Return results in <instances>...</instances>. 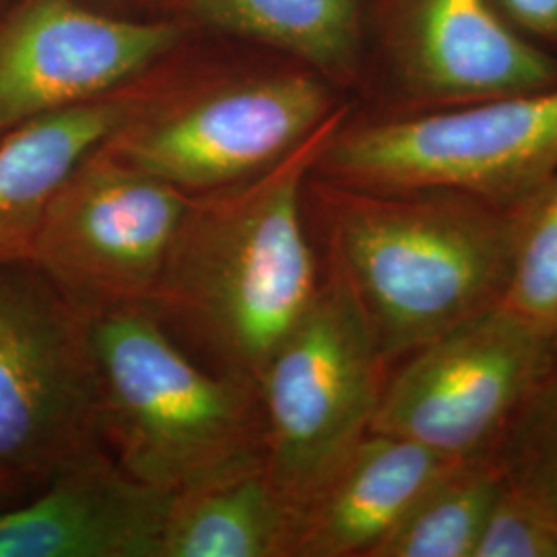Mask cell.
<instances>
[{
  "label": "cell",
  "mask_w": 557,
  "mask_h": 557,
  "mask_svg": "<svg viewBox=\"0 0 557 557\" xmlns=\"http://www.w3.org/2000/svg\"><path fill=\"white\" fill-rule=\"evenodd\" d=\"M502 306L549 337L557 333V174L524 199Z\"/></svg>",
  "instance_id": "19"
},
{
  "label": "cell",
  "mask_w": 557,
  "mask_h": 557,
  "mask_svg": "<svg viewBox=\"0 0 557 557\" xmlns=\"http://www.w3.org/2000/svg\"><path fill=\"white\" fill-rule=\"evenodd\" d=\"M502 15L529 40H557V0H494ZM535 41V40H533Z\"/></svg>",
  "instance_id": "21"
},
{
  "label": "cell",
  "mask_w": 557,
  "mask_h": 557,
  "mask_svg": "<svg viewBox=\"0 0 557 557\" xmlns=\"http://www.w3.org/2000/svg\"><path fill=\"white\" fill-rule=\"evenodd\" d=\"M354 103L267 172L188 199L147 308L205 368L259 384L317 298L322 260L304 190Z\"/></svg>",
  "instance_id": "1"
},
{
  "label": "cell",
  "mask_w": 557,
  "mask_h": 557,
  "mask_svg": "<svg viewBox=\"0 0 557 557\" xmlns=\"http://www.w3.org/2000/svg\"><path fill=\"white\" fill-rule=\"evenodd\" d=\"M170 498L94 448L0 512V557H161Z\"/></svg>",
  "instance_id": "12"
},
{
  "label": "cell",
  "mask_w": 557,
  "mask_h": 557,
  "mask_svg": "<svg viewBox=\"0 0 557 557\" xmlns=\"http://www.w3.org/2000/svg\"><path fill=\"white\" fill-rule=\"evenodd\" d=\"M103 446L94 317L32 260L0 264V471L38 490Z\"/></svg>",
  "instance_id": "7"
},
{
  "label": "cell",
  "mask_w": 557,
  "mask_h": 557,
  "mask_svg": "<svg viewBox=\"0 0 557 557\" xmlns=\"http://www.w3.org/2000/svg\"><path fill=\"white\" fill-rule=\"evenodd\" d=\"M172 54L119 89L29 120L0 140V264L32 260L60 184L158 89Z\"/></svg>",
  "instance_id": "15"
},
{
  "label": "cell",
  "mask_w": 557,
  "mask_h": 557,
  "mask_svg": "<svg viewBox=\"0 0 557 557\" xmlns=\"http://www.w3.org/2000/svg\"><path fill=\"white\" fill-rule=\"evenodd\" d=\"M522 205L448 188L363 190L314 174L304 190L320 257L347 283L388 366L502 304Z\"/></svg>",
  "instance_id": "2"
},
{
  "label": "cell",
  "mask_w": 557,
  "mask_h": 557,
  "mask_svg": "<svg viewBox=\"0 0 557 557\" xmlns=\"http://www.w3.org/2000/svg\"><path fill=\"white\" fill-rule=\"evenodd\" d=\"M475 557H557L556 508L504 481Z\"/></svg>",
  "instance_id": "20"
},
{
  "label": "cell",
  "mask_w": 557,
  "mask_h": 557,
  "mask_svg": "<svg viewBox=\"0 0 557 557\" xmlns=\"http://www.w3.org/2000/svg\"><path fill=\"white\" fill-rule=\"evenodd\" d=\"M94 4H100L106 9H112V11H120V13H131L135 9V4L140 0H89Z\"/></svg>",
  "instance_id": "23"
},
{
  "label": "cell",
  "mask_w": 557,
  "mask_h": 557,
  "mask_svg": "<svg viewBox=\"0 0 557 557\" xmlns=\"http://www.w3.org/2000/svg\"><path fill=\"white\" fill-rule=\"evenodd\" d=\"M557 60L520 34L494 0H374L368 112H430L537 91Z\"/></svg>",
  "instance_id": "10"
},
{
  "label": "cell",
  "mask_w": 557,
  "mask_h": 557,
  "mask_svg": "<svg viewBox=\"0 0 557 557\" xmlns=\"http://www.w3.org/2000/svg\"><path fill=\"white\" fill-rule=\"evenodd\" d=\"M453 462L370 430L296 512L292 557H370L419 494Z\"/></svg>",
  "instance_id": "14"
},
{
  "label": "cell",
  "mask_w": 557,
  "mask_h": 557,
  "mask_svg": "<svg viewBox=\"0 0 557 557\" xmlns=\"http://www.w3.org/2000/svg\"><path fill=\"white\" fill-rule=\"evenodd\" d=\"M0 2H2V0H0Z\"/></svg>",
  "instance_id": "24"
},
{
  "label": "cell",
  "mask_w": 557,
  "mask_h": 557,
  "mask_svg": "<svg viewBox=\"0 0 557 557\" xmlns=\"http://www.w3.org/2000/svg\"><path fill=\"white\" fill-rule=\"evenodd\" d=\"M349 101L296 60L195 32L100 147L195 197L267 172Z\"/></svg>",
  "instance_id": "3"
},
{
  "label": "cell",
  "mask_w": 557,
  "mask_h": 557,
  "mask_svg": "<svg viewBox=\"0 0 557 557\" xmlns=\"http://www.w3.org/2000/svg\"><path fill=\"white\" fill-rule=\"evenodd\" d=\"M547 345L549 335L498 304L393 363L372 430L450 460L487 457Z\"/></svg>",
  "instance_id": "9"
},
{
  "label": "cell",
  "mask_w": 557,
  "mask_h": 557,
  "mask_svg": "<svg viewBox=\"0 0 557 557\" xmlns=\"http://www.w3.org/2000/svg\"><path fill=\"white\" fill-rule=\"evenodd\" d=\"M193 34L89 0H2L0 140L29 120L137 79Z\"/></svg>",
  "instance_id": "11"
},
{
  "label": "cell",
  "mask_w": 557,
  "mask_h": 557,
  "mask_svg": "<svg viewBox=\"0 0 557 557\" xmlns=\"http://www.w3.org/2000/svg\"><path fill=\"white\" fill-rule=\"evenodd\" d=\"M103 446L133 478L176 494L264 462L257 382L190 358L147 306L94 319Z\"/></svg>",
  "instance_id": "4"
},
{
  "label": "cell",
  "mask_w": 557,
  "mask_h": 557,
  "mask_svg": "<svg viewBox=\"0 0 557 557\" xmlns=\"http://www.w3.org/2000/svg\"><path fill=\"white\" fill-rule=\"evenodd\" d=\"M490 457L506 483L557 510V333L549 337L537 379Z\"/></svg>",
  "instance_id": "18"
},
{
  "label": "cell",
  "mask_w": 557,
  "mask_h": 557,
  "mask_svg": "<svg viewBox=\"0 0 557 557\" xmlns=\"http://www.w3.org/2000/svg\"><path fill=\"white\" fill-rule=\"evenodd\" d=\"M294 527L259 462L172 494L161 557H292Z\"/></svg>",
  "instance_id": "16"
},
{
  "label": "cell",
  "mask_w": 557,
  "mask_h": 557,
  "mask_svg": "<svg viewBox=\"0 0 557 557\" xmlns=\"http://www.w3.org/2000/svg\"><path fill=\"white\" fill-rule=\"evenodd\" d=\"M40 490L32 483H27L25 479L11 475L7 471H0V512L7 508H13L21 502L32 498L34 494H38Z\"/></svg>",
  "instance_id": "22"
},
{
  "label": "cell",
  "mask_w": 557,
  "mask_h": 557,
  "mask_svg": "<svg viewBox=\"0 0 557 557\" xmlns=\"http://www.w3.org/2000/svg\"><path fill=\"white\" fill-rule=\"evenodd\" d=\"M188 199L96 147L50 200L32 262L94 319L147 306Z\"/></svg>",
  "instance_id": "8"
},
{
  "label": "cell",
  "mask_w": 557,
  "mask_h": 557,
  "mask_svg": "<svg viewBox=\"0 0 557 557\" xmlns=\"http://www.w3.org/2000/svg\"><path fill=\"white\" fill-rule=\"evenodd\" d=\"M312 174L380 193L527 199L557 174V83L430 112H358L354 103Z\"/></svg>",
  "instance_id": "5"
},
{
  "label": "cell",
  "mask_w": 557,
  "mask_h": 557,
  "mask_svg": "<svg viewBox=\"0 0 557 557\" xmlns=\"http://www.w3.org/2000/svg\"><path fill=\"white\" fill-rule=\"evenodd\" d=\"M374 0H140L131 11L296 60L345 96L363 94Z\"/></svg>",
  "instance_id": "13"
},
{
  "label": "cell",
  "mask_w": 557,
  "mask_h": 557,
  "mask_svg": "<svg viewBox=\"0 0 557 557\" xmlns=\"http://www.w3.org/2000/svg\"><path fill=\"white\" fill-rule=\"evenodd\" d=\"M502 485L490 455L448 462L370 557H475Z\"/></svg>",
  "instance_id": "17"
},
{
  "label": "cell",
  "mask_w": 557,
  "mask_h": 557,
  "mask_svg": "<svg viewBox=\"0 0 557 557\" xmlns=\"http://www.w3.org/2000/svg\"><path fill=\"white\" fill-rule=\"evenodd\" d=\"M320 260L317 298L259 379L264 469L294 512L372 430L391 370L347 283Z\"/></svg>",
  "instance_id": "6"
}]
</instances>
